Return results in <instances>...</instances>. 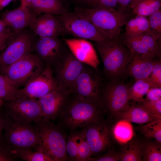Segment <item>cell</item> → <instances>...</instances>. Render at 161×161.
Returning <instances> with one entry per match:
<instances>
[{
    "instance_id": "ee69618b",
    "label": "cell",
    "mask_w": 161,
    "mask_h": 161,
    "mask_svg": "<svg viewBox=\"0 0 161 161\" xmlns=\"http://www.w3.org/2000/svg\"><path fill=\"white\" fill-rule=\"evenodd\" d=\"M132 0H117V9L125 11H129V6Z\"/></svg>"
},
{
    "instance_id": "2e32d148",
    "label": "cell",
    "mask_w": 161,
    "mask_h": 161,
    "mask_svg": "<svg viewBox=\"0 0 161 161\" xmlns=\"http://www.w3.org/2000/svg\"><path fill=\"white\" fill-rule=\"evenodd\" d=\"M83 128L82 132L89 145L92 155L102 152L110 144L111 130L103 121L91 124Z\"/></svg>"
},
{
    "instance_id": "681fc988",
    "label": "cell",
    "mask_w": 161,
    "mask_h": 161,
    "mask_svg": "<svg viewBox=\"0 0 161 161\" xmlns=\"http://www.w3.org/2000/svg\"><path fill=\"white\" fill-rule=\"evenodd\" d=\"M76 2L80 4L86 5V0H74Z\"/></svg>"
},
{
    "instance_id": "b9f144b4",
    "label": "cell",
    "mask_w": 161,
    "mask_h": 161,
    "mask_svg": "<svg viewBox=\"0 0 161 161\" xmlns=\"http://www.w3.org/2000/svg\"><path fill=\"white\" fill-rule=\"evenodd\" d=\"M146 100L156 101L161 100V88L155 86L150 88L146 94Z\"/></svg>"
},
{
    "instance_id": "60d3db41",
    "label": "cell",
    "mask_w": 161,
    "mask_h": 161,
    "mask_svg": "<svg viewBox=\"0 0 161 161\" xmlns=\"http://www.w3.org/2000/svg\"><path fill=\"white\" fill-rule=\"evenodd\" d=\"M0 19V39L7 41L15 34Z\"/></svg>"
},
{
    "instance_id": "603a6c76",
    "label": "cell",
    "mask_w": 161,
    "mask_h": 161,
    "mask_svg": "<svg viewBox=\"0 0 161 161\" xmlns=\"http://www.w3.org/2000/svg\"><path fill=\"white\" fill-rule=\"evenodd\" d=\"M161 0H132L129 10L133 16H148L159 9Z\"/></svg>"
},
{
    "instance_id": "ab89813d",
    "label": "cell",
    "mask_w": 161,
    "mask_h": 161,
    "mask_svg": "<svg viewBox=\"0 0 161 161\" xmlns=\"http://www.w3.org/2000/svg\"><path fill=\"white\" fill-rule=\"evenodd\" d=\"M120 153H116L109 151L104 155L99 156L96 158L89 157L88 161H118L120 160Z\"/></svg>"
},
{
    "instance_id": "e575fe53",
    "label": "cell",
    "mask_w": 161,
    "mask_h": 161,
    "mask_svg": "<svg viewBox=\"0 0 161 161\" xmlns=\"http://www.w3.org/2000/svg\"><path fill=\"white\" fill-rule=\"evenodd\" d=\"M78 145V156L76 161H86L92 155V152L82 132L77 134Z\"/></svg>"
},
{
    "instance_id": "30bf717a",
    "label": "cell",
    "mask_w": 161,
    "mask_h": 161,
    "mask_svg": "<svg viewBox=\"0 0 161 161\" xmlns=\"http://www.w3.org/2000/svg\"><path fill=\"white\" fill-rule=\"evenodd\" d=\"M84 65L68 48L61 58L51 68L58 87L72 94L76 79Z\"/></svg>"
},
{
    "instance_id": "f1b7e54d",
    "label": "cell",
    "mask_w": 161,
    "mask_h": 161,
    "mask_svg": "<svg viewBox=\"0 0 161 161\" xmlns=\"http://www.w3.org/2000/svg\"><path fill=\"white\" fill-rule=\"evenodd\" d=\"M145 137L155 139L161 142V118H158L147 123L142 124L138 128Z\"/></svg>"
},
{
    "instance_id": "8d00e7d4",
    "label": "cell",
    "mask_w": 161,
    "mask_h": 161,
    "mask_svg": "<svg viewBox=\"0 0 161 161\" xmlns=\"http://www.w3.org/2000/svg\"><path fill=\"white\" fill-rule=\"evenodd\" d=\"M139 105L150 114L161 118V100L156 101L147 100L144 99Z\"/></svg>"
},
{
    "instance_id": "c3c4849f",
    "label": "cell",
    "mask_w": 161,
    "mask_h": 161,
    "mask_svg": "<svg viewBox=\"0 0 161 161\" xmlns=\"http://www.w3.org/2000/svg\"><path fill=\"white\" fill-rule=\"evenodd\" d=\"M7 41L0 39V52L3 49Z\"/></svg>"
},
{
    "instance_id": "836d02e7",
    "label": "cell",
    "mask_w": 161,
    "mask_h": 161,
    "mask_svg": "<svg viewBox=\"0 0 161 161\" xmlns=\"http://www.w3.org/2000/svg\"><path fill=\"white\" fill-rule=\"evenodd\" d=\"M147 18L149 25L148 32L159 41L161 39V11H157L148 16Z\"/></svg>"
},
{
    "instance_id": "44dd1931",
    "label": "cell",
    "mask_w": 161,
    "mask_h": 161,
    "mask_svg": "<svg viewBox=\"0 0 161 161\" xmlns=\"http://www.w3.org/2000/svg\"><path fill=\"white\" fill-rule=\"evenodd\" d=\"M27 7L37 16L43 13L62 15L70 12L64 0H32Z\"/></svg>"
},
{
    "instance_id": "7402d4cb",
    "label": "cell",
    "mask_w": 161,
    "mask_h": 161,
    "mask_svg": "<svg viewBox=\"0 0 161 161\" xmlns=\"http://www.w3.org/2000/svg\"><path fill=\"white\" fill-rule=\"evenodd\" d=\"M114 115L119 120L141 124L159 118L150 114L139 104L130 105L127 109Z\"/></svg>"
},
{
    "instance_id": "d4e9b609",
    "label": "cell",
    "mask_w": 161,
    "mask_h": 161,
    "mask_svg": "<svg viewBox=\"0 0 161 161\" xmlns=\"http://www.w3.org/2000/svg\"><path fill=\"white\" fill-rule=\"evenodd\" d=\"M111 133L115 140L121 144L129 142L134 135L133 128L131 123L123 120H120L115 124Z\"/></svg>"
},
{
    "instance_id": "52a82bcc",
    "label": "cell",
    "mask_w": 161,
    "mask_h": 161,
    "mask_svg": "<svg viewBox=\"0 0 161 161\" xmlns=\"http://www.w3.org/2000/svg\"><path fill=\"white\" fill-rule=\"evenodd\" d=\"M46 67L33 53L7 66L0 72L18 88L23 87Z\"/></svg>"
},
{
    "instance_id": "bcb514c9",
    "label": "cell",
    "mask_w": 161,
    "mask_h": 161,
    "mask_svg": "<svg viewBox=\"0 0 161 161\" xmlns=\"http://www.w3.org/2000/svg\"><path fill=\"white\" fill-rule=\"evenodd\" d=\"M13 0H0V12Z\"/></svg>"
},
{
    "instance_id": "83f0119b",
    "label": "cell",
    "mask_w": 161,
    "mask_h": 161,
    "mask_svg": "<svg viewBox=\"0 0 161 161\" xmlns=\"http://www.w3.org/2000/svg\"><path fill=\"white\" fill-rule=\"evenodd\" d=\"M120 153L121 161H141L143 144L137 140H130Z\"/></svg>"
},
{
    "instance_id": "d590c367",
    "label": "cell",
    "mask_w": 161,
    "mask_h": 161,
    "mask_svg": "<svg viewBox=\"0 0 161 161\" xmlns=\"http://www.w3.org/2000/svg\"><path fill=\"white\" fill-rule=\"evenodd\" d=\"M67 138L66 150L69 160L76 161L78 150L77 134L72 133Z\"/></svg>"
},
{
    "instance_id": "ffe728a7",
    "label": "cell",
    "mask_w": 161,
    "mask_h": 161,
    "mask_svg": "<svg viewBox=\"0 0 161 161\" xmlns=\"http://www.w3.org/2000/svg\"><path fill=\"white\" fill-rule=\"evenodd\" d=\"M132 54L127 69V76L134 78L135 80L149 78L155 58L148 55Z\"/></svg>"
},
{
    "instance_id": "d6986e66",
    "label": "cell",
    "mask_w": 161,
    "mask_h": 161,
    "mask_svg": "<svg viewBox=\"0 0 161 161\" xmlns=\"http://www.w3.org/2000/svg\"><path fill=\"white\" fill-rule=\"evenodd\" d=\"M63 38L70 50L79 61L98 69L100 62L95 47L91 42L78 38Z\"/></svg>"
},
{
    "instance_id": "4dcf8cb0",
    "label": "cell",
    "mask_w": 161,
    "mask_h": 161,
    "mask_svg": "<svg viewBox=\"0 0 161 161\" xmlns=\"http://www.w3.org/2000/svg\"><path fill=\"white\" fill-rule=\"evenodd\" d=\"M121 38L124 43L132 53L139 55H148L155 58L143 43L139 36L129 37L123 35Z\"/></svg>"
},
{
    "instance_id": "6da1fadb",
    "label": "cell",
    "mask_w": 161,
    "mask_h": 161,
    "mask_svg": "<svg viewBox=\"0 0 161 161\" xmlns=\"http://www.w3.org/2000/svg\"><path fill=\"white\" fill-rule=\"evenodd\" d=\"M94 44L103 62L104 74L108 80L124 81L133 54L121 37L94 42Z\"/></svg>"
},
{
    "instance_id": "1f68e13d",
    "label": "cell",
    "mask_w": 161,
    "mask_h": 161,
    "mask_svg": "<svg viewBox=\"0 0 161 161\" xmlns=\"http://www.w3.org/2000/svg\"><path fill=\"white\" fill-rule=\"evenodd\" d=\"M142 158L145 161H161L160 146L152 142L143 144Z\"/></svg>"
},
{
    "instance_id": "4fadbf2b",
    "label": "cell",
    "mask_w": 161,
    "mask_h": 161,
    "mask_svg": "<svg viewBox=\"0 0 161 161\" xmlns=\"http://www.w3.org/2000/svg\"><path fill=\"white\" fill-rule=\"evenodd\" d=\"M62 38H38L34 46L33 53L46 67L53 66L68 49Z\"/></svg>"
},
{
    "instance_id": "9c48e42d",
    "label": "cell",
    "mask_w": 161,
    "mask_h": 161,
    "mask_svg": "<svg viewBox=\"0 0 161 161\" xmlns=\"http://www.w3.org/2000/svg\"><path fill=\"white\" fill-rule=\"evenodd\" d=\"M103 84V79L98 69L85 64L76 79L72 94L100 106Z\"/></svg>"
},
{
    "instance_id": "ac0fdd59",
    "label": "cell",
    "mask_w": 161,
    "mask_h": 161,
    "mask_svg": "<svg viewBox=\"0 0 161 161\" xmlns=\"http://www.w3.org/2000/svg\"><path fill=\"white\" fill-rule=\"evenodd\" d=\"M37 16L27 7L21 6L0 13V19L15 33L30 27Z\"/></svg>"
},
{
    "instance_id": "7a4b0ae2",
    "label": "cell",
    "mask_w": 161,
    "mask_h": 161,
    "mask_svg": "<svg viewBox=\"0 0 161 161\" xmlns=\"http://www.w3.org/2000/svg\"><path fill=\"white\" fill-rule=\"evenodd\" d=\"M74 12L92 23L109 39L119 38L122 27L133 17L129 11L103 8L79 6L76 7Z\"/></svg>"
},
{
    "instance_id": "cb8c5ba5",
    "label": "cell",
    "mask_w": 161,
    "mask_h": 161,
    "mask_svg": "<svg viewBox=\"0 0 161 161\" xmlns=\"http://www.w3.org/2000/svg\"><path fill=\"white\" fill-rule=\"evenodd\" d=\"M124 35L132 37L139 36L149 30V23L146 17L137 16L128 20L125 24Z\"/></svg>"
},
{
    "instance_id": "5bb4252c",
    "label": "cell",
    "mask_w": 161,
    "mask_h": 161,
    "mask_svg": "<svg viewBox=\"0 0 161 161\" xmlns=\"http://www.w3.org/2000/svg\"><path fill=\"white\" fill-rule=\"evenodd\" d=\"M58 87L52 70L47 66L24 86L19 89L17 98L38 100Z\"/></svg>"
},
{
    "instance_id": "277c9868",
    "label": "cell",
    "mask_w": 161,
    "mask_h": 161,
    "mask_svg": "<svg viewBox=\"0 0 161 161\" xmlns=\"http://www.w3.org/2000/svg\"><path fill=\"white\" fill-rule=\"evenodd\" d=\"M100 106L76 96L69 100L59 117L60 124L70 130L102 121Z\"/></svg>"
},
{
    "instance_id": "ba28073f",
    "label": "cell",
    "mask_w": 161,
    "mask_h": 161,
    "mask_svg": "<svg viewBox=\"0 0 161 161\" xmlns=\"http://www.w3.org/2000/svg\"><path fill=\"white\" fill-rule=\"evenodd\" d=\"M131 83L108 80L103 83L100 106L103 110H107L114 115L124 111L130 106Z\"/></svg>"
},
{
    "instance_id": "e0dca14e",
    "label": "cell",
    "mask_w": 161,
    "mask_h": 161,
    "mask_svg": "<svg viewBox=\"0 0 161 161\" xmlns=\"http://www.w3.org/2000/svg\"><path fill=\"white\" fill-rule=\"evenodd\" d=\"M30 28L38 38L66 35L62 21L58 15L43 13L38 15Z\"/></svg>"
},
{
    "instance_id": "5b68a950",
    "label": "cell",
    "mask_w": 161,
    "mask_h": 161,
    "mask_svg": "<svg viewBox=\"0 0 161 161\" xmlns=\"http://www.w3.org/2000/svg\"><path fill=\"white\" fill-rule=\"evenodd\" d=\"M36 124L41 140L38 147L53 161L69 160L66 150V136L59 126L44 118Z\"/></svg>"
},
{
    "instance_id": "8fae6325",
    "label": "cell",
    "mask_w": 161,
    "mask_h": 161,
    "mask_svg": "<svg viewBox=\"0 0 161 161\" xmlns=\"http://www.w3.org/2000/svg\"><path fill=\"white\" fill-rule=\"evenodd\" d=\"M66 35L94 42L104 41L107 39L92 23L82 18L74 11L59 15Z\"/></svg>"
},
{
    "instance_id": "7c38bea8",
    "label": "cell",
    "mask_w": 161,
    "mask_h": 161,
    "mask_svg": "<svg viewBox=\"0 0 161 161\" xmlns=\"http://www.w3.org/2000/svg\"><path fill=\"white\" fill-rule=\"evenodd\" d=\"M2 111L17 119L38 123L43 118L41 107L37 99L16 98L4 102Z\"/></svg>"
},
{
    "instance_id": "8992f818",
    "label": "cell",
    "mask_w": 161,
    "mask_h": 161,
    "mask_svg": "<svg viewBox=\"0 0 161 161\" xmlns=\"http://www.w3.org/2000/svg\"><path fill=\"white\" fill-rule=\"evenodd\" d=\"M38 38L30 27L16 33L0 52V70L33 53Z\"/></svg>"
},
{
    "instance_id": "3957f363",
    "label": "cell",
    "mask_w": 161,
    "mask_h": 161,
    "mask_svg": "<svg viewBox=\"0 0 161 161\" xmlns=\"http://www.w3.org/2000/svg\"><path fill=\"white\" fill-rule=\"evenodd\" d=\"M3 112L4 123L1 144L10 151L21 149L35 150L41 143L36 123L34 126L32 122L17 119Z\"/></svg>"
},
{
    "instance_id": "9a60e30c",
    "label": "cell",
    "mask_w": 161,
    "mask_h": 161,
    "mask_svg": "<svg viewBox=\"0 0 161 161\" xmlns=\"http://www.w3.org/2000/svg\"><path fill=\"white\" fill-rule=\"evenodd\" d=\"M71 94L58 87L38 99L43 118L54 120L59 118L66 107Z\"/></svg>"
},
{
    "instance_id": "7bdbcfd3",
    "label": "cell",
    "mask_w": 161,
    "mask_h": 161,
    "mask_svg": "<svg viewBox=\"0 0 161 161\" xmlns=\"http://www.w3.org/2000/svg\"><path fill=\"white\" fill-rule=\"evenodd\" d=\"M16 158L10 151L3 145L0 144V161H13Z\"/></svg>"
},
{
    "instance_id": "4316f807",
    "label": "cell",
    "mask_w": 161,
    "mask_h": 161,
    "mask_svg": "<svg viewBox=\"0 0 161 161\" xmlns=\"http://www.w3.org/2000/svg\"><path fill=\"white\" fill-rule=\"evenodd\" d=\"M155 86H157L151 82L149 78L135 80L130 89V100L138 103L141 102L144 100V97L149 89Z\"/></svg>"
},
{
    "instance_id": "484cf974",
    "label": "cell",
    "mask_w": 161,
    "mask_h": 161,
    "mask_svg": "<svg viewBox=\"0 0 161 161\" xmlns=\"http://www.w3.org/2000/svg\"><path fill=\"white\" fill-rule=\"evenodd\" d=\"M15 158H21L27 161H53L41 148L38 147L33 151L30 149H13L10 151Z\"/></svg>"
},
{
    "instance_id": "f907efd6",
    "label": "cell",
    "mask_w": 161,
    "mask_h": 161,
    "mask_svg": "<svg viewBox=\"0 0 161 161\" xmlns=\"http://www.w3.org/2000/svg\"><path fill=\"white\" fill-rule=\"evenodd\" d=\"M4 103V101L0 98V111H2Z\"/></svg>"
},
{
    "instance_id": "f6af8a7d",
    "label": "cell",
    "mask_w": 161,
    "mask_h": 161,
    "mask_svg": "<svg viewBox=\"0 0 161 161\" xmlns=\"http://www.w3.org/2000/svg\"><path fill=\"white\" fill-rule=\"evenodd\" d=\"M4 117L3 112H0V144H1L4 126Z\"/></svg>"
},
{
    "instance_id": "74e56055",
    "label": "cell",
    "mask_w": 161,
    "mask_h": 161,
    "mask_svg": "<svg viewBox=\"0 0 161 161\" xmlns=\"http://www.w3.org/2000/svg\"><path fill=\"white\" fill-rule=\"evenodd\" d=\"M155 86L161 88V61L155 60L151 74L149 78Z\"/></svg>"
},
{
    "instance_id": "7dc6e473",
    "label": "cell",
    "mask_w": 161,
    "mask_h": 161,
    "mask_svg": "<svg viewBox=\"0 0 161 161\" xmlns=\"http://www.w3.org/2000/svg\"><path fill=\"white\" fill-rule=\"evenodd\" d=\"M32 0H21V5L27 7L31 3Z\"/></svg>"
},
{
    "instance_id": "f546056e",
    "label": "cell",
    "mask_w": 161,
    "mask_h": 161,
    "mask_svg": "<svg viewBox=\"0 0 161 161\" xmlns=\"http://www.w3.org/2000/svg\"><path fill=\"white\" fill-rule=\"evenodd\" d=\"M19 89L0 72V98L4 102L17 98Z\"/></svg>"
},
{
    "instance_id": "d6a6232c",
    "label": "cell",
    "mask_w": 161,
    "mask_h": 161,
    "mask_svg": "<svg viewBox=\"0 0 161 161\" xmlns=\"http://www.w3.org/2000/svg\"><path fill=\"white\" fill-rule=\"evenodd\" d=\"M140 39L155 58H161V50L159 41L148 31L139 35Z\"/></svg>"
},
{
    "instance_id": "f35d334b",
    "label": "cell",
    "mask_w": 161,
    "mask_h": 161,
    "mask_svg": "<svg viewBox=\"0 0 161 161\" xmlns=\"http://www.w3.org/2000/svg\"><path fill=\"white\" fill-rule=\"evenodd\" d=\"M86 7L91 8H103L117 9V0H91Z\"/></svg>"
}]
</instances>
